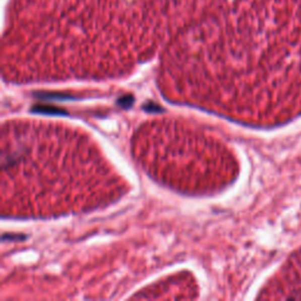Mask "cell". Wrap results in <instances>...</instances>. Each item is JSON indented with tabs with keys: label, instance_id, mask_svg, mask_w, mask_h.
<instances>
[{
	"label": "cell",
	"instance_id": "7a4b0ae2",
	"mask_svg": "<svg viewBox=\"0 0 301 301\" xmlns=\"http://www.w3.org/2000/svg\"><path fill=\"white\" fill-rule=\"evenodd\" d=\"M133 102H134V98L132 95H123V97H120L118 99L116 104L123 108H129L133 105Z\"/></svg>",
	"mask_w": 301,
	"mask_h": 301
},
{
	"label": "cell",
	"instance_id": "3957f363",
	"mask_svg": "<svg viewBox=\"0 0 301 301\" xmlns=\"http://www.w3.org/2000/svg\"><path fill=\"white\" fill-rule=\"evenodd\" d=\"M144 109H145V111H147V112L155 113V112H160L162 108L160 107V106H158L157 104H155V102L148 101V102H146V104H145Z\"/></svg>",
	"mask_w": 301,
	"mask_h": 301
},
{
	"label": "cell",
	"instance_id": "6da1fadb",
	"mask_svg": "<svg viewBox=\"0 0 301 301\" xmlns=\"http://www.w3.org/2000/svg\"><path fill=\"white\" fill-rule=\"evenodd\" d=\"M32 112L40 113V114H54V115L67 114L65 109L55 107V106H52V105H35L34 107L32 108Z\"/></svg>",
	"mask_w": 301,
	"mask_h": 301
},
{
	"label": "cell",
	"instance_id": "277c9868",
	"mask_svg": "<svg viewBox=\"0 0 301 301\" xmlns=\"http://www.w3.org/2000/svg\"><path fill=\"white\" fill-rule=\"evenodd\" d=\"M6 239H9V240H13V239L19 240V239H24V236H20V234L19 235H18V234H5L3 236V240L5 242Z\"/></svg>",
	"mask_w": 301,
	"mask_h": 301
}]
</instances>
